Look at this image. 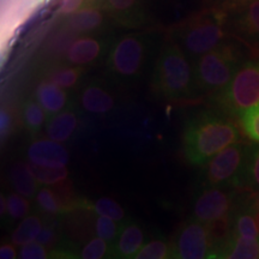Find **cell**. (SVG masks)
Wrapping results in <instances>:
<instances>
[{"mask_svg": "<svg viewBox=\"0 0 259 259\" xmlns=\"http://www.w3.org/2000/svg\"><path fill=\"white\" fill-rule=\"evenodd\" d=\"M238 139V128L228 119L210 113L197 115L184 131V156L193 166H202Z\"/></svg>", "mask_w": 259, "mask_h": 259, "instance_id": "obj_1", "label": "cell"}, {"mask_svg": "<svg viewBox=\"0 0 259 259\" xmlns=\"http://www.w3.org/2000/svg\"><path fill=\"white\" fill-rule=\"evenodd\" d=\"M194 83V71L183 50L177 45H166L155 65L154 93L167 100L183 99L192 93Z\"/></svg>", "mask_w": 259, "mask_h": 259, "instance_id": "obj_2", "label": "cell"}, {"mask_svg": "<svg viewBox=\"0 0 259 259\" xmlns=\"http://www.w3.org/2000/svg\"><path fill=\"white\" fill-rule=\"evenodd\" d=\"M147 57V38L141 34H126L109 50L106 70L116 82H134L143 72Z\"/></svg>", "mask_w": 259, "mask_h": 259, "instance_id": "obj_3", "label": "cell"}, {"mask_svg": "<svg viewBox=\"0 0 259 259\" xmlns=\"http://www.w3.org/2000/svg\"><path fill=\"white\" fill-rule=\"evenodd\" d=\"M221 102L228 111L240 115L259 103V61H248L235 71L228 85L222 89Z\"/></svg>", "mask_w": 259, "mask_h": 259, "instance_id": "obj_4", "label": "cell"}, {"mask_svg": "<svg viewBox=\"0 0 259 259\" xmlns=\"http://www.w3.org/2000/svg\"><path fill=\"white\" fill-rule=\"evenodd\" d=\"M196 83L204 90H222L235 73V58L229 48H215L198 58L194 65Z\"/></svg>", "mask_w": 259, "mask_h": 259, "instance_id": "obj_5", "label": "cell"}, {"mask_svg": "<svg viewBox=\"0 0 259 259\" xmlns=\"http://www.w3.org/2000/svg\"><path fill=\"white\" fill-rule=\"evenodd\" d=\"M247 149L244 144H232L208 162L204 179L209 186L236 185L245 173Z\"/></svg>", "mask_w": 259, "mask_h": 259, "instance_id": "obj_6", "label": "cell"}, {"mask_svg": "<svg viewBox=\"0 0 259 259\" xmlns=\"http://www.w3.org/2000/svg\"><path fill=\"white\" fill-rule=\"evenodd\" d=\"M173 259H210L208 226L194 218L184 221L174 234L170 245Z\"/></svg>", "mask_w": 259, "mask_h": 259, "instance_id": "obj_7", "label": "cell"}, {"mask_svg": "<svg viewBox=\"0 0 259 259\" xmlns=\"http://www.w3.org/2000/svg\"><path fill=\"white\" fill-rule=\"evenodd\" d=\"M223 31L219 22L203 21L187 28L181 36V45L191 57H200L215 50L221 42Z\"/></svg>", "mask_w": 259, "mask_h": 259, "instance_id": "obj_8", "label": "cell"}, {"mask_svg": "<svg viewBox=\"0 0 259 259\" xmlns=\"http://www.w3.org/2000/svg\"><path fill=\"white\" fill-rule=\"evenodd\" d=\"M231 206V194L219 186H209L204 189L194 200L192 218L208 225L228 215Z\"/></svg>", "mask_w": 259, "mask_h": 259, "instance_id": "obj_9", "label": "cell"}, {"mask_svg": "<svg viewBox=\"0 0 259 259\" xmlns=\"http://www.w3.org/2000/svg\"><path fill=\"white\" fill-rule=\"evenodd\" d=\"M80 108L92 115L102 116L114 111L115 97L102 82L92 79L80 89L78 95Z\"/></svg>", "mask_w": 259, "mask_h": 259, "instance_id": "obj_10", "label": "cell"}, {"mask_svg": "<svg viewBox=\"0 0 259 259\" xmlns=\"http://www.w3.org/2000/svg\"><path fill=\"white\" fill-rule=\"evenodd\" d=\"M145 242V232L141 223L134 219H125L121 229L112 242L111 259H134Z\"/></svg>", "mask_w": 259, "mask_h": 259, "instance_id": "obj_11", "label": "cell"}, {"mask_svg": "<svg viewBox=\"0 0 259 259\" xmlns=\"http://www.w3.org/2000/svg\"><path fill=\"white\" fill-rule=\"evenodd\" d=\"M27 158L31 164L41 167H66L70 154L66 148L53 139H36L27 149Z\"/></svg>", "mask_w": 259, "mask_h": 259, "instance_id": "obj_12", "label": "cell"}, {"mask_svg": "<svg viewBox=\"0 0 259 259\" xmlns=\"http://www.w3.org/2000/svg\"><path fill=\"white\" fill-rule=\"evenodd\" d=\"M105 51L106 44L102 40L93 36L77 37L65 56V63L80 67L90 66L101 59Z\"/></svg>", "mask_w": 259, "mask_h": 259, "instance_id": "obj_13", "label": "cell"}, {"mask_svg": "<svg viewBox=\"0 0 259 259\" xmlns=\"http://www.w3.org/2000/svg\"><path fill=\"white\" fill-rule=\"evenodd\" d=\"M79 125V112L77 111L76 107L70 105L65 111L58 113L52 118H48L45 130L51 139L63 143V142H67L72 138Z\"/></svg>", "mask_w": 259, "mask_h": 259, "instance_id": "obj_14", "label": "cell"}, {"mask_svg": "<svg viewBox=\"0 0 259 259\" xmlns=\"http://www.w3.org/2000/svg\"><path fill=\"white\" fill-rule=\"evenodd\" d=\"M35 99L46 112L47 118L57 115L58 113L65 111L71 105L66 90L48 79L38 83L35 89Z\"/></svg>", "mask_w": 259, "mask_h": 259, "instance_id": "obj_15", "label": "cell"}, {"mask_svg": "<svg viewBox=\"0 0 259 259\" xmlns=\"http://www.w3.org/2000/svg\"><path fill=\"white\" fill-rule=\"evenodd\" d=\"M9 181L15 192H17L28 199H34L40 187L35 178L31 166L27 162L16 161L9 169Z\"/></svg>", "mask_w": 259, "mask_h": 259, "instance_id": "obj_16", "label": "cell"}, {"mask_svg": "<svg viewBox=\"0 0 259 259\" xmlns=\"http://www.w3.org/2000/svg\"><path fill=\"white\" fill-rule=\"evenodd\" d=\"M105 23V16L99 6L87 5L74 14L70 15L65 21L64 27L76 34H89L96 31Z\"/></svg>", "mask_w": 259, "mask_h": 259, "instance_id": "obj_17", "label": "cell"}, {"mask_svg": "<svg viewBox=\"0 0 259 259\" xmlns=\"http://www.w3.org/2000/svg\"><path fill=\"white\" fill-rule=\"evenodd\" d=\"M215 259H259V238L245 239L233 234L231 242Z\"/></svg>", "mask_w": 259, "mask_h": 259, "instance_id": "obj_18", "label": "cell"}, {"mask_svg": "<svg viewBox=\"0 0 259 259\" xmlns=\"http://www.w3.org/2000/svg\"><path fill=\"white\" fill-rule=\"evenodd\" d=\"M83 70V67L67 63L53 65L47 71V79L65 90L73 89L79 84L84 72Z\"/></svg>", "mask_w": 259, "mask_h": 259, "instance_id": "obj_19", "label": "cell"}, {"mask_svg": "<svg viewBox=\"0 0 259 259\" xmlns=\"http://www.w3.org/2000/svg\"><path fill=\"white\" fill-rule=\"evenodd\" d=\"M42 229V219L36 213L28 215L27 218L22 220L15 229L12 231L10 239L15 246H22L29 244V242L36 241V238L40 234Z\"/></svg>", "mask_w": 259, "mask_h": 259, "instance_id": "obj_20", "label": "cell"}, {"mask_svg": "<svg viewBox=\"0 0 259 259\" xmlns=\"http://www.w3.org/2000/svg\"><path fill=\"white\" fill-rule=\"evenodd\" d=\"M79 209L89 210L95 215L106 216V218L115 220L118 222H122L126 218L124 209L121 208L120 204L115 202L114 199L108 198V197H102V198L96 200H88L83 198L82 202H80Z\"/></svg>", "mask_w": 259, "mask_h": 259, "instance_id": "obj_21", "label": "cell"}, {"mask_svg": "<svg viewBox=\"0 0 259 259\" xmlns=\"http://www.w3.org/2000/svg\"><path fill=\"white\" fill-rule=\"evenodd\" d=\"M46 112L44 111L36 99L25 100L23 108H22V120L29 134L34 137L41 134L44 124L46 122Z\"/></svg>", "mask_w": 259, "mask_h": 259, "instance_id": "obj_22", "label": "cell"}, {"mask_svg": "<svg viewBox=\"0 0 259 259\" xmlns=\"http://www.w3.org/2000/svg\"><path fill=\"white\" fill-rule=\"evenodd\" d=\"M233 222V234L245 239H258L259 228L255 222L253 205L248 206L241 211L234 213Z\"/></svg>", "mask_w": 259, "mask_h": 259, "instance_id": "obj_23", "label": "cell"}, {"mask_svg": "<svg viewBox=\"0 0 259 259\" xmlns=\"http://www.w3.org/2000/svg\"><path fill=\"white\" fill-rule=\"evenodd\" d=\"M6 198H8V208H6L5 221L9 226H14L29 215L31 210L30 199L25 198L15 191L9 193Z\"/></svg>", "mask_w": 259, "mask_h": 259, "instance_id": "obj_24", "label": "cell"}, {"mask_svg": "<svg viewBox=\"0 0 259 259\" xmlns=\"http://www.w3.org/2000/svg\"><path fill=\"white\" fill-rule=\"evenodd\" d=\"M35 204H36L37 209L42 213L48 216H63L66 215V209L61 205V203L58 199L54 190L50 187H41L38 189L36 197H35Z\"/></svg>", "mask_w": 259, "mask_h": 259, "instance_id": "obj_25", "label": "cell"}, {"mask_svg": "<svg viewBox=\"0 0 259 259\" xmlns=\"http://www.w3.org/2000/svg\"><path fill=\"white\" fill-rule=\"evenodd\" d=\"M77 37H78V34H76V32L71 31L70 29L64 27L61 30L57 31L52 36L51 40L48 41L46 50L47 53L53 58L64 57L65 59V56H66L70 46Z\"/></svg>", "mask_w": 259, "mask_h": 259, "instance_id": "obj_26", "label": "cell"}, {"mask_svg": "<svg viewBox=\"0 0 259 259\" xmlns=\"http://www.w3.org/2000/svg\"><path fill=\"white\" fill-rule=\"evenodd\" d=\"M77 252L82 259H111L112 244L96 236L88 239Z\"/></svg>", "mask_w": 259, "mask_h": 259, "instance_id": "obj_27", "label": "cell"}, {"mask_svg": "<svg viewBox=\"0 0 259 259\" xmlns=\"http://www.w3.org/2000/svg\"><path fill=\"white\" fill-rule=\"evenodd\" d=\"M134 259H173L170 245L163 236H156L144 244Z\"/></svg>", "mask_w": 259, "mask_h": 259, "instance_id": "obj_28", "label": "cell"}, {"mask_svg": "<svg viewBox=\"0 0 259 259\" xmlns=\"http://www.w3.org/2000/svg\"><path fill=\"white\" fill-rule=\"evenodd\" d=\"M112 15L126 25L134 24L135 16L138 14L139 0H107Z\"/></svg>", "mask_w": 259, "mask_h": 259, "instance_id": "obj_29", "label": "cell"}, {"mask_svg": "<svg viewBox=\"0 0 259 259\" xmlns=\"http://www.w3.org/2000/svg\"><path fill=\"white\" fill-rule=\"evenodd\" d=\"M30 166L35 178L41 185L54 186L69 178V169L66 167H41L31 163Z\"/></svg>", "mask_w": 259, "mask_h": 259, "instance_id": "obj_30", "label": "cell"}, {"mask_svg": "<svg viewBox=\"0 0 259 259\" xmlns=\"http://www.w3.org/2000/svg\"><path fill=\"white\" fill-rule=\"evenodd\" d=\"M121 225L122 222L118 223V221H115V220L100 215H97L95 221H94L96 236L105 239L106 241L111 242V244L115 240L119 232H120Z\"/></svg>", "mask_w": 259, "mask_h": 259, "instance_id": "obj_31", "label": "cell"}, {"mask_svg": "<svg viewBox=\"0 0 259 259\" xmlns=\"http://www.w3.org/2000/svg\"><path fill=\"white\" fill-rule=\"evenodd\" d=\"M240 122L246 136L259 143V103L241 113Z\"/></svg>", "mask_w": 259, "mask_h": 259, "instance_id": "obj_32", "label": "cell"}, {"mask_svg": "<svg viewBox=\"0 0 259 259\" xmlns=\"http://www.w3.org/2000/svg\"><path fill=\"white\" fill-rule=\"evenodd\" d=\"M57 227V223L54 221L47 223L46 226L42 227L40 234H38L36 238V241L38 244L44 245L45 247L48 248V250H52V248H54L56 246L59 245L60 233H58Z\"/></svg>", "mask_w": 259, "mask_h": 259, "instance_id": "obj_33", "label": "cell"}, {"mask_svg": "<svg viewBox=\"0 0 259 259\" xmlns=\"http://www.w3.org/2000/svg\"><path fill=\"white\" fill-rule=\"evenodd\" d=\"M244 174L250 185L259 187V147L248 154Z\"/></svg>", "mask_w": 259, "mask_h": 259, "instance_id": "obj_34", "label": "cell"}, {"mask_svg": "<svg viewBox=\"0 0 259 259\" xmlns=\"http://www.w3.org/2000/svg\"><path fill=\"white\" fill-rule=\"evenodd\" d=\"M244 24L246 30L259 37V0L252 2L246 11Z\"/></svg>", "mask_w": 259, "mask_h": 259, "instance_id": "obj_35", "label": "cell"}, {"mask_svg": "<svg viewBox=\"0 0 259 259\" xmlns=\"http://www.w3.org/2000/svg\"><path fill=\"white\" fill-rule=\"evenodd\" d=\"M19 258L21 259H48V252L44 245L36 241L29 242L22 246L19 250Z\"/></svg>", "mask_w": 259, "mask_h": 259, "instance_id": "obj_36", "label": "cell"}, {"mask_svg": "<svg viewBox=\"0 0 259 259\" xmlns=\"http://www.w3.org/2000/svg\"><path fill=\"white\" fill-rule=\"evenodd\" d=\"M48 259H82L78 252L69 246L59 245L48 252Z\"/></svg>", "mask_w": 259, "mask_h": 259, "instance_id": "obj_37", "label": "cell"}, {"mask_svg": "<svg viewBox=\"0 0 259 259\" xmlns=\"http://www.w3.org/2000/svg\"><path fill=\"white\" fill-rule=\"evenodd\" d=\"M12 130H14V119H12V114L8 111V109L3 107L2 111H0V136H2L3 142L9 138Z\"/></svg>", "mask_w": 259, "mask_h": 259, "instance_id": "obj_38", "label": "cell"}, {"mask_svg": "<svg viewBox=\"0 0 259 259\" xmlns=\"http://www.w3.org/2000/svg\"><path fill=\"white\" fill-rule=\"evenodd\" d=\"M87 0H61L59 12L65 16H70L83 8Z\"/></svg>", "mask_w": 259, "mask_h": 259, "instance_id": "obj_39", "label": "cell"}, {"mask_svg": "<svg viewBox=\"0 0 259 259\" xmlns=\"http://www.w3.org/2000/svg\"><path fill=\"white\" fill-rule=\"evenodd\" d=\"M0 259H17V251L12 242H3L0 246Z\"/></svg>", "mask_w": 259, "mask_h": 259, "instance_id": "obj_40", "label": "cell"}, {"mask_svg": "<svg viewBox=\"0 0 259 259\" xmlns=\"http://www.w3.org/2000/svg\"><path fill=\"white\" fill-rule=\"evenodd\" d=\"M0 216H2V220L4 219V216H6V208H8V198L4 196V194H2V198H0Z\"/></svg>", "mask_w": 259, "mask_h": 259, "instance_id": "obj_41", "label": "cell"}, {"mask_svg": "<svg viewBox=\"0 0 259 259\" xmlns=\"http://www.w3.org/2000/svg\"><path fill=\"white\" fill-rule=\"evenodd\" d=\"M105 3V0H87V5H92V6H100Z\"/></svg>", "mask_w": 259, "mask_h": 259, "instance_id": "obj_42", "label": "cell"}, {"mask_svg": "<svg viewBox=\"0 0 259 259\" xmlns=\"http://www.w3.org/2000/svg\"><path fill=\"white\" fill-rule=\"evenodd\" d=\"M253 209H254L255 222H257V226H258V228H259V208H254V206H253Z\"/></svg>", "mask_w": 259, "mask_h": 259, "instance_id": "obj_43", "label": "cell"}, {"mask_svg": "<svg viewBox=\"0 0 259 259\" xmlns=\"http://www.w3.org/2000/svg\"><path fill=\"white\" fill-rule=\"evenodd\" d=\"M253 206H254V208H259V192L257 194V198H255L254 203H253Z\"/></svg>", "mask_w": 259, "mask_h": 259, "instance_id": "obj_44", "label": "cell"}, {"mask_svg": "<svg viewBox=\"0 0 259 259\" xmlns=\"http://www.w3.org/2000/svg\"><path fill=\"white\" fill-rule=\"evenodd\" d=\"M239 2H242V3H247V2H255V0H239Z\"/></svg>", "mask_w": 259, "mask_h": 259, "instance_id": "obj_45", "label": "cell"}, {"mask_svg": "<svg viewBox=\"0 0 259 259\" xmlns=\"http://www.w3.org/2000/svg\"><path fill=\"white\" fill-rule=\"evenodd\" d=\"M18 259H21V258H18Z\"/></svg>", "mask_w": 259, "mask_h": 259, "instance_id": "obj_46", "label": "cell"}]
</instances>
